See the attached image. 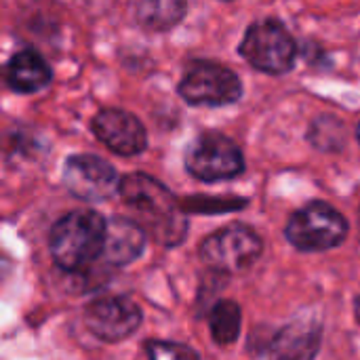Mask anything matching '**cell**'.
Listing matches in <instances>:
<instances>
[{"mask_svg":"<svg viewBox=\"0 0 360 360\" xmlns=\"http://www.w3.org/2000/svg\"><path fill=\"white\" fill-rule=\"evenodd\" d=\"M120 196L146 219L158 243L177 245L184 238L188 219L181 215L175 196L160 181L143 173H131L120 181Z\"/></svg>","mask_w":360,"mask_h":360,"instance_id":"1","label":"cell"},{"mask_svg":"<svg viewBox=\"0 0 360 360\" xmlns=\"http://www.w3.org/2000/svg\"><path fill=\"white\" fill-rule=\"evenodd\" d=\"M105 226L97 211L76 209L63 215L51 230L49 247L55 264L63 270H82L103 253Z\"/></svg>","mask_w":360,"mask_h":360,"instance_id":"2","label":"cell"},{"mask_svg":"<svg viewBox=\"0 0 360 360\" xmlns=\"http://www.w3.org/2000/svg\"><path fill=\"white\" fill-rule=\"evenodd\" d=\"M287 240L306 253L329 251L342 245L348 236L346 217L327 202H310L291 215L285 228Z\"/></svg>","mask_w":360,"mask_h":360,"instance_id":"3","label":"cell"},{"mask_svg":"<svg viewBox=\"0 0 360 360\" xmlns=\"http://www.w3.org/2000/svg\"><path fill=\"white\" fill-rule=\"evenodd\" d=\"M240 55L253 68L268 74L289 72L297 57V46L287 27L276 19H259L255 21L243 42Z\"/></svg>","mask_w":360,"mask_h":360,"instance_id":"4","label":"cell"},{"mask_svg":"<svg viewBox=\"0 0 360 360\" xmlns=\"http://www.w3.org/2000/svg\"><path fill=\"white\" fill-rule=\"evenodd\" d=\"M186 169L202 181L232 179L243 173L245 158L238 146L219 133H202L186 148Z\"/></svg>","mask_w":360,"mask_h":360,"instance_id":"5","label":"cell"},{"mask_svg":"<svg viewBox=\"0 0 360 360\" xmlns=\"http://www.w3.org/2000/svg\"><path fill=\"white\" fill-rule=\"evenodd\" d=\"M262 238L243 224H230L213 232L200 245L202 262L219 272H238L257 262L262 255Z\"/></svg>","mask_w":360,"mask_h":360,"instance_id":"6","label":"cell"},{"mask_svg":"<svg viewBox=\"0 0 360 360\" xmlns=\"http://www.w3.org/2000/svg\"><path fill=\"white\" fill-rule=\"evenodd\" d=\"M179 95L192 105H230L240 99L238 76L211 61H198L188 68L179 82Z\"/></svg>","mask_w":360,"mask_h":360,"instance_id":"7","label":"cell"},{"mask_svg":"<svg viewBox=\"0 0 360 360\" xmlns=\"http://www.w3.org/2000/svg\"><path fill=\"white\" fill-rule=\"evenodd\" d=\"M120 181L114 167L93 154L70 156L63 167V184L80 200H105L120 192Z\"/></svg>","mask_w":360,"mask_h":360,"instance_id":"8","label":"cell"},{"mask_svg":"<svg viewBox=\"0 0 360 360\" xmlns=\"http://www.w3.org/2000/svg\"><path fill=\"white\" fill-rule=\"evenodd\" d=\"M84 325L103 342H122L139 329L141 310L133 300L122 295L101 297L86 306Z\"/></svg>","mask_w":360,"mask_h":360,"instance_id":"9","label":"cell"},{"mask_svg":"<svg viewBox=\"0 0 360 360\" xmlns=\"http://www.w3.org/2000/svg\"><path fill=\"white\" fill-rule=\"evenodd\" d=\"M91 127L97 139L120 156L141 154L148 146V135L143 124L139 122L137 116L124 110H116V108L101 110L93 118Z\"/></svg>","mask_w":360,"mask_h":360,"instance_id":"10","label":"cell"},{"mask_svg":"<svg viewBox=\"0 0 360 360\" xmlns=\"http://www.w3.org/2000/svg\"><path fill=\"white\" fill-rule=\"evenodd\" d=\"M146 247V232L127 217H112L105 226L101 259L110 266H127L135 262Z\"/></svg>","mask_w":360,"mask_h":360,"instance_id":"11","label":"cell"},{"mask_svg":"<svg viewBox=\"0 0 360 360\" xmlns=\"http://www.w3.org/2000/svg\"><path fill=\"white\" fill-rule=\"evenodd\" d=\"M321 346L316 321H295L285 327L270 346V360H314Z\"/></svg>","mask_w":360,"mask_h":360,"instance_id":"12","label":"cell"},{"mask_svg":"<svg viewBox=\"0 0 360 360\" xmlns=\"http://www.w3.org/2000/svg\"><path fill=\"white\" fill-rule=\"evenodd\" d=\"M51 78H53V72L46 59L32 49L15 53L6 65V82L17 93L40 91L51 82Z\"/></svg>","mask_w":360,"mask_h":360,"instance_id":"13","label":"cell"},{"mask_svg":"<svg viewBox=\"0 0 360 360\" xmlns=\"http://www.w3.org/2000/svg\"><path fill=\"white\" fill-rule=\"evenodd\" d=\"M240 308L236 302L224 300L219 304H215V308L211 310L209 316V327L213 333V340L221 346H228L232 342H236L238 333H240Z\"/></svg>","mask_w":360,"mask_h":360,"instance_id":"14","label":"cell"},{"mask_svg":"<svg viewBox=\"0 0 360 360\" xmlns=\"http://www.w3.org/2000/svg\"><path fill=\"white\" fill-rule=\"evenodd\" d=\"M186 13L184 2H141L137 6V19L150 30H167L173 27Z\"/></svg>","mask_w":360,"mask_h":360,"instance_id":"15","label":"cell"},{"mask_svg":"<svg viewBox=\"0 0 360 360\" xmlns=\"http://www.w3.org/2000/svg\"><path fill=\"white\" fill-rule=\"evenodd\" d=\"M148 354L150 360H200L192 348L173 342H152L148 346Z\"/></svg>","mask_w":360,"mask_h":360,"instance_id":"16","label":"cell"},{"mask_svg":"<svg viewBox=\"0 0 360 360\" xmlns=\"http://www.w3.org/2000/svg\"><path fill=\"white\" fill-rule=\"evenodd\" d=\"M354 314H356V319L360 321V295L356 297V302H354Z\"/></svg>","mask_w":360,"mask_h":360,"instance_id":"17","label":"cell"},{"mask_svg":"<svg viewBox=\"0 0 360 360\" xmlns=\"http://www.w3.org/2000/svg\"><path fill=\"white\" fill-rule=\"evenodd\" d=\"M356 135H359V141H360V122H359V129H356Z\"/></svg>","mask_w":360,"mask_h":360,"instance_id":"18","label":"cell"}]
</instances>
